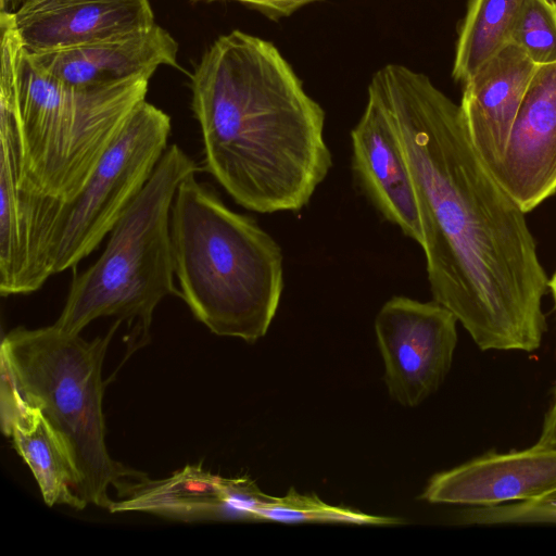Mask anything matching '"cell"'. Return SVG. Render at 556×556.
Here are the masks:
<instances>
[{
  "label": "cell",
  "instance_id": "22",
  "mask_svg": "<svg viewBox=\"0 0 556 556\" xmlns=\"http://www.w3.org/2000/svg\"><path fill=\"white\" fill-rule=\"evenodd\" d=\"M536 443L542 446L556 448V391L555 399L544 418L541 434Z\"/></svg>",
  "mask_w": 556,
  "mask_h": 556
},
{
  "label": "cell",
  "instance_id": "21",
  "mask_svg": "<svg viewBox=\"0 0 556 556\" xmlns=\"http://www.w3.org/2000/svg\"><path fill=\"white\" fill-rule=\"evenodd\" d=\"M253 5L260 10L289 15L301 7L317 0H233Z\"/></svg>",
  "mask_w": 556,
  "mask_h": 556
},
{
  "label": "cell",
  "instance_id": "11",
  "mask_svg": "<svg viewBox=\"0 0 556 556\" xmlns=\"http://www.w3.org/2000/svg\"><path fill=\"white\" fill-rule=\"evenodd\" d=\"M556 489V448L488 453L434 475L421 498L473 507L534 500Z\"/></svg>",
  "mask_w": 556,
  "mask_h": 556
},
{
  "label": "cell",
  "instance_id": "16",
  "mask_svg": "<svg viewBox=\"0 0 556 556\" xmlns=\"http://www.w3.org/2000/svg\"><path fill=\"white\" fill-rule=\"evenodd\" d=\"M113 513L139 510L185 521L238 518L226 497V479L200 465L186 466L162 480L144 478L130 484Z\"/></svg>",
  "mask_w": 556,
  "mask_h": 556
},
{
  "label": "cell",
  "instance_id": "13",
  "mask_svg": "<svg viewBox=\"0 0 556 556\" xmlns=\"http://www.w3.org/2000/svg\"><path fill=\"white\" fill-rule=\"evenodd\" d=\"M535 65L509 43L464 83L459 104L472 146L492 173L502 161L509 134Z\"/></svg>",
  "mask_w": 556,
  "mask_h": 556
},
{
  "label": "cell",
  "instance_id": "24",
  "mask_svg": "<svg viewBox=\"0 0 556 556\" xmlns=\"http://www.w3.org/2000/svg\"><path fill=\"white\" fill-rule=\"evenodd\" d=\"M548 288L551 289V291L553 293L554 301L556 304V273L553 275L552 279L548 281Z\"/></svg>",
  "mask_w": 556,
  "mask_h": 556
},
{
  "label": "cell",
  "instance_id": "2",
  "mask_svg": "<svg viewBox=\"0 0 556 556\" xmlns=\"http://www.w3.org/2000/svg\"><path fill=\"white\" fill-rule=\"evenodd\" d=\"M206 170L241 206L299 211L331 165L325 112L269 41L232 30L191 77Z\"/></svg>",
  "mask_w": 556,
  "mask_h": 556
},
{
  "label": "cell",
  "instance_id": "4",
  "mask_svg": "<svg viewBox=\"0 0 556 556\" xmlns=\"http://www.w3.org/2000/svg\"><path fill=\"white\" fill-rule=\"evenodd\" d=\"M151 76L73 86L39 70L23 50L18 90L0 89V109L15 121L20 189L59 201L75 198L146 100Z\"/></svg>",
  "mask_w": 556,
  "mask_h": 556
},
{
  "label": "cell",
  "instance_id": "5",
  "mask_svg": "<svg viewBox=\"0 0 556 556\" xmlns=\"http://www.w3.org/2000/svg\"><path fill=\"white\" fill-rule=\"evenodd\" d=\"M119 323L92 341L53 325L15 328L1 343V363L18 393L43 413L65 441L80 477L79 495L108 508L113 502L109 486L123 496L132 482L146 478L115 462L105 445L101 370Z\"/></svg>",
  "mask_w": 556,
  "mask_h": 556
},
{
  "label": "cell",
  "instance_id": "20",
  "mask_svg": "<svg viewBox=\"0 0 556 556\" xmlns=\"http://www.w3.org/2000/svg\"><path fill=\"white\" fill-rule=\"evenodd\" d=\"M467 525L556 523V489L541 497L462 511Z\"/></svg>",
  "mask_w": 556,
  "mask_h": 556
},
{
  "label": "cell",
  "instance_id": "1",
  "mask_svg": "<svg viewBox=\"0 0 556 556\" xmlns=\"http://www.w3.org/2000/svg\"><path fill=\"white\" fill-rule=\"evenodd\" d=\"M368 88L392 122L414 180L433 300L481 351L538 350L549 280L526 213L479 156L460 106L400 64L379 70Z\"/></svg>",
  "mask_w": 556,
  "mask_h": 556
},
{
  "label": "cell",
  "instance_id": "9",
  "mask_svg": "<svg viewBox=\"0 0 556 556\" xmlns=\"http://www.w3.org/2000/svg\"><path fill=\"white\" fill-rule=\"evenodd\" d=\"M493 175L525 213L556 192V63L536 66Z\"/></svg>",
  "mask_w": 556,
  "mask_h": 556
},
{
  "label": "cell",
  "instance_id": "14",
  "mask_svg": "<svg viewBox=\"0 0 556 556\" xmlns=\"http://www.w3.org/2000/svg\"><path fill=\"white\" fill-rule=\"evenodd\" d=\"M178 43L161 26L92 45L27 54L53 78L73 86H103L142 74L153 75L161 65H177Z\"/></svg>",
  "mask_w": 556,
  "mask_h": 556
},
{
  "label": "cell",
  "instance_id": "17",
  "mask_svg": "<svg viewBox=\"0 0 556 556\" xmlns=\"http://www.w3.org/2000/svg\"><path fill=\"white\" fill-rule=\"evenodd\" d=\"M526 0H470L456 46L453 76L466 83L510 43Z\"/></svg>",
  "mask_w": 556,
  "mask_h": 556
},
{
  "label": "cell",
  "instance_id": "12",
  "mask_svg": "<svg viewBox=\"0 0 556 556\" xmlns=\"http://www.w3.org/2000/svg\"><path fill=\"white\" fill-rule=\"evenodd\" d=\"M351 139L352 167L361 188L384 219L420 245L422 232L414 180L392 122L370 88Z\"/></svg>",
  "mask_w": 556,
  "mask_h": 556
},
{
  "label": "cell",
  "instance_id": "15",
  "mask_svg": "<svg viewBox=\"0 0 556 556\" xmlns=\"http://www.w3.org/2000/svg\"><path fill=\"white\" fill-rule=\"evenodd\" d=\"M0 399L2 430L30 468L46 504L84 508L88 503L79 495L80 477L65 441L38 407L23 400L2 363Z\"/></svg>",
  "mask_w": 556,
  "mask_h": 556
},
{
  "label": "cell",
  "instance_id": "10",
  "mask_svg": "<svg viewBox=\"0 0 556 556\" xmlns=\"http://www.w3.org/2000/svg\"><path fill=\"white\" fill-rule=\"evenodd\" d=\"M13 14L27 54L116 39L155 24L149 0H23Z\"/></svg>",
  "mask_w": 556,
  "mask_h": 556
},
{
  "label": "cell",
  "instance_id": "18",
  "mask_svg": "<svg viewBox=\"0 0 556 556\" xmlns=\"http://www.w3.org/2000/svg\"><path fill=\"white\" fill-rule=\"evenodd\" d=\"M510 43L518 46L538 66L556 63V2L526 0Z\"/></svg>",
  "mask_w": 556,
  "mask_h": 556
},
{
  "label": "cell",
  "instance_id": "19",
  "mask_svg": "<svg viewBox=\"0 0 556 556\" xmlns=\"http://www.w3.org/2000/svg\"><path fill=\"white\" fill-rule=\"evenodd\" d=\"M256 518L280 522L305 521H343L358 523L389 522L388 519L376 518L354 513L344 508L331 507L315 497L288 494L282 498L269 497L256 513Z\"/></svg>",
  "mask_w": 556,
  "mask_h": 556
},
{
  "label": "cell",
  "instance_id": "23",
  "mask_svg": "<svg viewBox=\"0 0 556 556\" xmlns=\"http://www.w3.org/2000/svg\"><path fill=\"white\" fill-rule=\"evenodd\" d=\"M23 0H0V11L14 13Z\"/></svg>",
  "mask_w": 556,
  "mask_h": 556
},
{
  "label": "cell",
  "instance_id": "8",
  "mask_svg": "<svg viewBox=\"0 0 556 556\" xmlns=\"http://www.w3.org/2000/svg\"><path fill=\"white\" fill-rule=\"evenodd\" d=\"M457 321L434 300L393 296L381 306L375 332L394 401L415 407L439 389L452 366Z\"/></svg>",
  "mask_w": 556,
  "mask_h": 556
},
{
  "label": "cell",
  "instance_id": "6",
  "mask_svg": "<svg viewBox=\"0 0 556 556\" xmlns=\"http://www.w3.org/2000/svg\"><path fill=\"white\" fill-rule=\"evenodd\" d=\"M194 161L177 144L167 147L150 179L117 220L104 251L74 275L60 329L79 334L92 320L114 316L149 333L153 313L175 287L170 211L180 182L195 174Z\"/></svg>",
  "mask_w": 556,
  "mask_h": 556
},
{
  "label": "cell",
  "instance_id": "3",
  "mask_svg": "<svg viewBox=\"0 0 556 556\" xmlns=\"http://www.w3.org/2000/svg\"><path fill=\"white\" fill-rule=\"evenodd\" d=\"M170 237L180 296L194 317L217 336L247 342L264 337L283 290L276 240L195 174L176 191Z\"/></svg>",
  "mask_w": 556,
  "mask_h": 556
},
{
  "label": "cell",
  "instance_id": "7",
  "mask_svg": "<svg viewBox=\"0 0 556 556\" xmlns=\"http://www.w3.org/2000/svg\"><path fill=\"white\" fill-rule=\"evenodd\" d=\"M170 127V117L144 100L75 198L24 193L34 290L51 275L75 268L111 232L167 149Z\"/></svg>",
  "mask_w": 556,
  "mask_h": 556
}]
</instances>
